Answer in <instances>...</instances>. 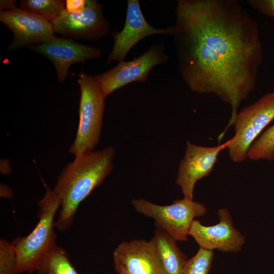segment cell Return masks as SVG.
Here are the masks:
<instances>
[{
	"mask_svg": "<svg viewBox=\"0 0 274 274\" xmlns=\"http://www.w3.org/2000/svg\"><path fill=\"white\" fill-rule=\"evenodd\" d=\"M172 26L179 73L188 87L231 107L223 133L255 89L263 50L258 26L236 0H178Z\"/></svg>",
	"mask_w": 274,
	"mask_h": 274,
	"instance_id": "6da1fadb",
	"label": "cell"
},
{
	"mask_svg": "<svg viewBox=\"0 0 274 274\" xmlns=\"http://www.w3.org/2000/svg\"><path fill=\"white\" fill-rule=\"evenodd\" d=\"M115 153L112 146L85 151L64 167L53 189L60 202L57 230L64 231L72 225L80 203L111 173Z\"/></svg>",
	"mask_w": 274,
	"mask_h": 274,
	"instance_id": "7a4b0ae2",
	"label": "cell"
},
{
	"mask_svg": "<svg viewBox=\"0 0 274 274\" xmlns=\"http://www.w3.org/2000/svg\"><path fill=\"white\" fill-rule=\"evenodd\" d=\"M44 185L45 193L37 203L38 223L29 234L17 236L12 242L16 254L18 274L35 271L42 257L56 245L54 217L60 202L53 189Z\"/></svg>",
	"mask_w": 274,
	"mask_h": 274,
	"instance_id": "3957f363",
	"label": "cell"
},
{
	"mask_svg": "<svg viewBox=\"0 0 274 274\" xmlns=\"http://www.w3.org/2000/svg\"><path fill=\"white\" fill-rule=\"evenodd\" d=\"M78 83L80 90L79 124L75 138L68 149L74 156L93 150L99 143L105 105V98L95 76L81 72Z\"/></svg>",
	"mask_w": 274,
	"mask_h": 274,
	"instance_id": "277c9868",
	"label": "cell"
},
{
	"mask_svg": "<svg viewBox=\"0 0 274 274\" xmlns=\"http://www.w3.org/2000/svg\"><path fill=\"white\" fill-rule=\"evenodd\" d=\"M131 202L136 212L155 220L157 229L164 231L177 241H187L194 219L204 215L207 212L203 203L185 198L166 206L143 198L133 199Z\"/></svg>",
	"mask_w": 274,
	"mask_h": 274,
	"instance_id": "5b68a950",
	"label": "cell"
},
{
	"mask_svg": "<svg viewBox=\"0 0 274 274\" xmlns=\"http://www.w3.org/2000/svg\"><path fill=\"white\" fill-rule=\"evenodd\" d=\"M273 119L274 92L265 94L238 112L233 124L235 134L227 148L232 161H244L250 147Z\"/></svg>",
	"mask_w": 274,
	"mask_h": 274,
	"instance_id": "8992f818",
	"label": "cell"
},
{
	"mask_svg": "<svg viewBox=\"0 0 274 274\" xmlns=\"http://www.w3.org/2000/svg\"><path fill=\"white\" fill-rule=\"evenodd\" d=\"M169 60L163 43L155 44L142 55L129 61H122L111 69L95 76L103 96L108 95L133 82H145L151 71Z\"/></svg>",
	"mask_w": 274,
	"mask_h": 274,
	"instance_id": "52a82bcc",
	"label": "cell"
},
{
	"mask_svg": "<svg viewBox=\"0 0 274 274\" xmlns=\"http://www.w3.org/2000/svg\"><path fill=\"white\" fill-rule=\"evenodd\" d=\"M103 5L95 0H86L80 12L69 13L65 9L53 22L54 32L70 38L98 40L110 32V25L102 12Z\"/></svg>",
	"mask_w": 274,
	"mask_h": 274,
	"instance_id": "ba28073f",
	"label": "cell"
},
{
	"mask_svg": "<svg viewBox=\"0 0 274 274\" xmlns=\"http://www.w3.org/2000/svg\"><path fill=\"white\" fill-rule=\"evenodd\" d=\"M231 139L214 147H204L186 141L185 153L181 160L176 180L184 198L193 199L196 183L212 171L220 153L228 148Z\"/></svg>",
	"mask_w": 274,
	"mask_h": 274,
	"instance_id": "9c48e42d",
	"label": "cell"
},
{
	"mask_svg": "<svg viewBox=\"0 0 274 274\" xmlns=\"http://www.w3.org/2000/svg\"><path fill=\"white\" fill-rule=\"evenodd\" d=\"M0 20L13 33L9 51L30 47L48 41L54 36L51 22L38 14L18 8L15 5L0 11Z\"/></svg>",
	"mask_w": 274,
	"mask_h": 274,
	"instance_id": "30bf717a",
	"label": "cell"
},
{
	"mask_svg": "<svg viewBox=\"0 0 274 274\" xmlns=\"http://www.w3.org/2000/svg\"><path fill=\"white\" fill-rule=\"evenodd\" d=\"M217 216L219 222L211 226H205L199 220L195 219L191 225L188 235L193 237L199 248L207 250L239 252L245 243V237L233 226L228 210L220 209Z\"/></svg>",
	"mask_w": 274,
	"mask_h": 274,
	"instance_id": "8fae6325",
	"label": "cell"
},
{
	"mask_svg": "<svg viewBox=\"0 0 274 274\" xmlns=\"http://www.w3.org/2000/svg\"><path fill=\"white\" fill-rule=\"evenodd\" d=\"M172 27L157 28L146 21L138 0H128L125 21L123 29L112 33L114 45L106 63L124 61L130 50L144 38L153 35L171 36Z\"/></svg>",
	"mask_w": 274,
	"mask_h": 274,
	"instance_id": "7c38bea8",
	"label": "cell"
},
{
	"mask_svg": "<svg viewBox=\"0 0 274 274\" xmlns=\"http://www.w3.org/2000/svg\"><path fill=\"white\" fill-rule=\"evenodd\" d=\"M30 48L47 58L54 65L58 81L63 82L68 69L75 63H84L101 56V49L78 43L72 39L53 36L49 40L30 46Z\"/></svg>",
	"mask_w": 274,
	"mask_h": 274,
	"instance_id": "4fadbf2b",
	"label": "cell"
},
{
	"mask_svg": "<svg viewBox=\"0 0 274 274\" xmlns=\"http://www.w3.org/2000/svg\"><path fill=\"white\" fill-rule=\"evenodd\" d=\"M113 258L119 274H167L150 241L123 242L114 251Z\"/></svg>",
	"mask_w": 274,
	"mask_h": 274,
	"instance_id": "5bb4252c",
	"label": "cell"
},
{
	"mask_svg": "<svg viewBox=\"0 0 274 274\" xmlns=\"http://www.w3.org/2000/svg\"><path fill=\"white\" fill-rule=\"evenodd\" d=\"M156 249L167 274H182L186 255L176 244V240L164 231L157 229L150 241Z\"/></svg>",
	"mask_w": 274,
	"mask_h": 274,
	"instance_id": "9a60e30c",
	"label": "cell"
},
{
	"mask_svg": "<svg viewBox=\"0 0 274 274\" xmlns=\"http://www.w3.org/2000/svg\"><path fill=\"white\" fill-rule=\"evenodd\" d=\"M35 271L37 274H79L66 251L56 244L42 257Z\"/></svg>",
	"mask_w": 274,
	"mask_h": 274,
	"instance_id": "2e32d148",
	"label": "cell"
},
{
	"mask_svg": "<svg viewBox=\"0 0 274 274\" xmlns=\"http://www.w3.org/2000/svg\"><path fill=\"white\" fill-rule=\"evenodd\" d=\"M19 8L38 14L53 22L65 9L62 0H22Z\"/></svg>",
	"mask_w": 274,
	"mask_h": 274,
	"instance_id": "e0dca14e",
	"label": "cell"
},
{
	"mask_svg": "<svg viewBox=\"0 0 274 274\" xmlns=\"http://www.w3.org/2000/svg\"><path fill=\"white\" fill-rule=\"evenodd\" d=\"M252 160L272 161L274 158V124L267 128L253 142L247 152Z\"/></svg>",
	"mask_w": 274,
	"mask_h": 274,
	"instance_id": "ac0fdd59",
	"label": "cell"
},
{
	"mask_svg": "<svg viewBox=\"0 0 274 274\" xmlns=\"http://www.w3.org/2000/svg\"><path fill=\"white\" fill-rule=\"evenodd\" d=\"M214 254L199 248L195 255L186 261L182 274H209Z\"/></svg>",
	"mask_w": 274,
	"mask_h": 274,
	"instance_id": "d6986e66",
	"label": "cell"
},
{
	"mask_svg": "<svg viewBox=\"0 0 274 274\" xmlns=\"http://www.w3.org/2000/svg\"><path fill=\"white\" fill-rule=\"evenodd\" d=\"M17 257L12 243L0 239V274H18Z\"/></svg>",
	"mask_w": 274,
	"mask_h": 274,
	"instance_id": "ffe728a7",
	"label": "cell"
},
{
	"mask_svg": "<svg viewBox=\"0 0 274 274\" xmlns=\"http://www.w3.org/2000/svg\"><path fill=\"white\" fill-rule=\"evenodd\" d=\"M247 3L261 14L274 19V0H248Z\"/></svg>",
	"mask_w": 274,
	"mask_h": 274,
	"instance_id": "44dd1931",
	"label": "cell"
},
{
	"mask_svg": "<svg viewBox=\"0 0 274 274\" xmlns=\"http://www.w3.org/2000/svg\"><path fill=\"white\" fill-rule=\"evenodd\" d=\"M85 4L86 0H66L65 9L71 13L80 12L84 9Z\"/></svg>",
	"mask_w": 274,
	"mask_h": 274,
	"instance_id": "7402d4cb",
	"label": "cell"
},
{
	"mask_svg": "<svg viewBox=\"0 0 274 274\" xmlns=\"http://www.w3.org/2000/svg\"><path fill=\"white\" fill-rule=\"evenodd\" d=\"M0 196L1 197L12 199L13 196V192L10 187L4 184L1 183L0 185Z\"/></svg>",
	"mask_w": 274,
	"mask_h": 274,
	"instance_id": "603a6c76",
	"label": "cell"
},
{
	"mask_svg": "<svg viewBox=\"0 0 274 274\" xmlns=\"http://www.w3.org/2000/svg\"><path fill=\"white\" fill-rule=\"evenodd\" d=\"M0 171L3 175H8L12 172L10 161L6 159H2L0 161Z\"/></svg>",
	"mask_w": 274,
	"mask_h": 274,
	"instance_id": "cb8c5ba5",
	"label": "cell"
}]
</instances>
